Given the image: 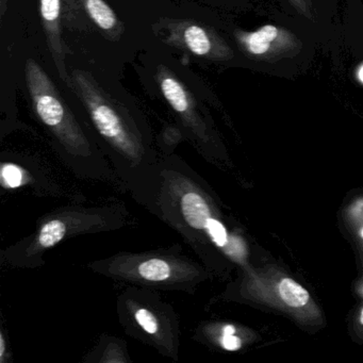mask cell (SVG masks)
I'll use <instances>...</instances> for the list:
<instances>
[{"label":"cell","mask_w":363,"mask_h":363,"mask_svg":"<svg viewBox=\"0 0 363 363\" xmlns=\"http://www.w3.org/2000/svg\"><path fill=\"white\" fill-rule=\"evenodd\" d=\"M25 73L33 108L40 120L67 145L86 147L88 143L79 125L45 71L35 60L29 59Z\"/></svg>","instance_id":"6da1fadb"},{"label":"cell","mask_w":363,"mask_h":363,"mask_svg":"<svg viewBox=\"0 0 363 363\" xmlns=\"http://www.w3.org/2000/svg\"><path fill=\"white\" fill-rule=\"evenodd\" d=\"M73 90L82 99L97 130L106 140L129 155L138 150V142L118 106L99 88L89 74L74 71Z\"/></svg>","instance_id":"7a4b0ae2"},{"label":"cell","mask_w":363,"mask_h":363,"mask_svg":"<svg viewBox=\"0 0 363 363\" xmlns=\"http://www.w3.org/2000/svg\"><path fill=\"white\" fill-rule=\"evenodd\" d=\"M240 48L252 58L273 62L299 52L301 43L296 35L282 27L265 25L252 33H235Z\"/></svg>","instance_id":"3957f363"},{"label":"cell","mask_w":363,"mask_h":363,"mask_svg":"<svg viewBox=\"0 0 363 363\" xmlns=\"http://www.w3.org/2000/svg\"><path fill=\"white\" fill-rule=\"evenodd\" d=\"M169 41L195 56L210 59H229L233 52L211 30L190 22H176L169 26Z\"/></svg>","instance_id":"277c9868"},{"label":"cell","mask_w":363,"mask_h":363,"mask_svg":"<svg viewBox=\"0 0 363 363\" xmlns=\"http://www.w3.org/2000/svg\"><path fill=\"white\" fill-rule=\"evenodd\" d=\"M180 208L186 222L193 228L205 231L220 247L229 245L228 233L220 220L212 218L209 206L196 192H188L180 199Z\"/></svg>","instance_id":"5b68a950"},{"label":"cell","mask_w":363,"mask_h":363,"mask_svg":"<svg viewBox=\"0 0 363 363\" xmlns=\"http://www.w3.org/2000/svg\"><path fill=\"white\" fill-rule=\"evenodd\" d=\"M42 23L48 38V48L61 79L73 88L72 77L65 67V50L61 35V0H40Z\"/></svg>","instance_id":"8992f818"},{"label":"cell","mask_w":363,"mask_h":363,"mask_svg":"<svg viewBox=\"0 0 363 363\" xmlns=\"http://www.w3.org/2000/svg\"><path fill=\"white\" fill-rule=\"evenodd\" d=\"M157 80L163 96L171 107L189 123L191 127L199 128L201 120L197 114L196 106L186 86L164 67H159Z\"/></svg>","instance_id":"52a82bcc"},{"label":"cell","mask_w":363,"mask_h":363,"mask_svg":"<svg viewBox=\"0 0 363 363\" xmlns=\"http://www.w3.org/2000/svg\"><path fill=\"white\" fill-rule=\"evenodd\" d=\"M89 18L95 25L106 33H120L121 24L113 10L105 0H82Z\"/></svg>","instance_id":"ba28073f"},{"label":"cell","mask_w":363,"mask_h":363,"mask_svg":"<svg viewBox=\"0 0 363 363\" xmlns=\"http://www.w3.org/2000/svg\"><path fill=\"white\" fill-rule=\"evenodd\" d=\"M140 277L148 281H163L172 276V267L162 259H150L138 267Z\"/></svg>","instance_id":"9c48e42d"},{"label":"cell","mask_w":363,"mask_h":363,"mask_svg":"<svg viewBox=\"0 0 363 363\" xmlns=\"http://www.w3.org/2000/svg\"><path fill=\"white\" fill-rule=\"evenodd\" d=\"M282 301L291 307H303L309 301V293L301 284L290 278H284L279 284Z\"/></svg>","instance_id":"30bf717a"},{"label":"cell","mask_w":363,"mask_h":363,"mask_svg":"<svg viewBox=\"0 0 363 363\" xmlns=\"http://www.w3.org/2000/svg\"><path fill=\"white\" fill-rule=\"evenodd\" d=\"M67 233V225L60 220H52L46 223L39 235V245L42 248H50L58 244Z\"/></svg>","instance_id":"8fae6325"},{"label":"cell","mask_w":363,"mask_h":363,"mask_svg":"<svg viewBox=\"0 0 363 363\" xmlns=\"http://www.w3.org/2000/svg\"><path fill=\"white\" fill-rule=\"evenodd\" d=\"M138 324L150 335H156L159 330V324L157 318L152 312L146 309H138L135 313Z\"/></svg>","instance_id":"7c38bea8"},{"label":"cell","mask_w":363,"mask_h":363,"mask_svg":"<svg viewBox=\"0 0 363 363\" xmlns=\"http://www.w3.org/2000/svg\"><path fill=\"white\" fill-rule=\"evenodd\" d=\"M1 180L8 188H18L23 182V173L13 164L4 165L1 169Z\"/></svg>","instance_id":"4fadbf2b"},{"label":"cell","mask_w":363,"mask_h":363,"mask_svg":"<svg viewBox=\"0 0 363 363\" xmlns=\"http://www.w3.org/2000/svg\"><path fill=\"white\" fill-rule=\"evenodd\" d=\"M297 12L308 18H312V6L310 0H286Z\"/></svg>","instance_id":"5bb4252c"},{"label":"cell","mask_w":363,"mask_h":363,"mask_svg":"<svg viewBox=\"0 0 363 363\" xmlns=\"http://www.w3.org/2000/svg\"><path fill=\"white\" fill-rule=\"evenodd\" d=\"M223 347L227 350H238L241 347V340L235 337V333H223L222 340H220Z\"/></svg>","instance_id":"9a60e30c"},{"label":"cell","mask_w":363,"mask_h":363,"mask_svg":"<svg viewBox=\"0 0 363 363\" xmlns=\"http://www.w3.org/2000/svg\"><path fill=\"white\" fill-rule=\"evenodd\" d=\"M8 0H0V16L1 18L5 16L6 11H7Z\"/></svg>","instance_id":"2e32d148"},{"label":"cell","mask_w":363,"mask_h":363,"mask_svg":"<svg viewBox=\"0 0 363 363\" xmlns=\"http://www.w3.org/2000/svg\"><path fill=\"white\" fill-rule=\"evenodd\" d=\"M1 343H0V346H1V350H0V356H1V359H4V356H5V339H4L3 335H1V339H0Z\"/></svg>","instance_id":"e0dca14e"},{"label":"cell","mask_w":363,"mask_h":363,"mask_svg":"<svg viewBox=\"0 0 363 363\" xmlns=\"http://www.w3.org/2000/svg\"><path fill=\"white\" fill-rule=\"evenodd\" d=\"M358 78H359V80H360V82H362V84H363V65H361L360 69H359Z\"/></svg>","instance_id":"ac0fdd59"},{"label":"cell","mask_w":363,"mask_h":363,"mask_svg":"<svg viewBox=\"0 0 363 363\" xmlns=\"http://www.w3.org/2000/svg\"><path fill=\"white\" fill-rule=\"evenodd\" d=\"M360 322H361V324L363 325V309H362V312H361Z\"/></svg>","instance_id":"d6986e66"},{"label":"cell","mask_w":363,"mask_h":363,"mask_svg":"<svg viewBox=\"0 0 363 363\" xmlns=\"http://www.w3.org/2000/svg\"><path fill=\"white\" fill-rule=\"evenodd\" d=\"M362 237H363V230H362Z\"/></svg>","instance_id":"ffe728a7"}]
</instances>
